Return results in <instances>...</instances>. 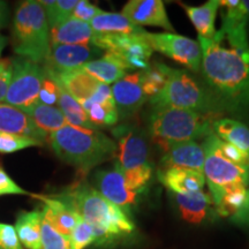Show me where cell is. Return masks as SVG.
Segmentation results:
<instances>
[{
	"mask_svg": "<svg viewBox=\"0 0 249 249\" xmlns=\"http://www.w3.org/2000/svg\"><path fill=\"white\" fill-rule=\"evenodd\" d=\"M201 70L222 111L249 112V48L230 45L219 33L213 39L198 37Z\"/></svg>",
	"mask_w": 249,
	"mask_h": 249,
	"instance_id": "obj_1",
	"label": "cell"
},
{
	"mask_svg": "<svg viewBox=\"0 0 249 249\" xmlns=\"http://www.w3.org/2000/svg\"><path fill=\"white\" fill-rule=\"evenodd\" d=\"M57 196L67 202L81 218L91 225L95 234L91 247H110L135 231L130 216L103 197L88 183H75Z\"/></svg>",
	"mask_w": 249,
	"mask_h": 249,
	"instance_id": "obj_2",
	"label": "cell"
},
{
	"mask_svg": "<svg viewBox=\"0 0 249 249\" xmlns=\"http://www.w3.org/2000/svg\"><path fill=\"white\" fill-rule=\"evenodd\" d=\"M55 156L81 172H88L117 156V144L99 130L81 129L66 124L49 136Z\"/></svg>",
	"mask_w": 249,
	"mask_h": 249,
	"instance_id": "obj_3",
	"label": "cell"
},
{
	"mask_svg": "<svg viewBox=\"0 0 249 249\" xmlns=\"http://www.w3.org/2000/svg\"><path fill=\"white\" fill-rule=\"evenodd\" d=\"M219 114L201 113L172 107H152L149 121L151 139L165 152L177 143L207 139Z\"/></svg>",
	"mask_w": 249,
	"mask_h": 249,
	"instance_id": "obj_4",
	"label": "cell"
},
{
	"mask_svg": "<svg viewBox=\"0 0 249 249\" xmlns=\"http://www.w3.org/2000/svg\"><path fill=\"white\" fill-rule=\"evenodd\" d=\"M11 40L18 57L44 65L51 50V36L44 8L38 0H24L17 5Z\"/></svg>",
	"mask_w": 249,
	"mask_h": 249,
	"instance_id": "obj_5",
	"label": "cell"
},
{
	"mask_svg": "<svg viewBox=\"0 0 249 249\" xmlns=\"http://www.w3.org/2000/svg\"><path fill=\"white\" fill-rule=\"evenodd\" d=\"M117 142V163L123 171L127 185L133 191L144 193L152 177L149 160L148 140L139 127L119 124L112 129Z\"/></svg>",
	"mask_w": 249,
	"mask_h": 249,
	"instance_id": "obj_6",
	"label": "cell"
},
{
	"mask_svg": "<svg viewBox=\"0 0 249 249\" xmlns=\"http://www.w3.org/2000/svg\"><path fill=\"white\" fill-rule=\"evenodd\" d=\"M149 101L152 107H172L207 114L223 112L209 89L202 87L187 71L171 67L163 90Z\"/></svg>",
	"mask_w": 249,
	"mask_h": 249,
	"instance_id": "obj_7",
	"label": "cell"
},
{
	"mask_svg": "<svg viewBox=\"0 0 249 249\" xmlns=\"http://www.w3.org/2000/svg\"><path fill=\"white\" fill-rule=\"evenodd\" d=\"M202 145L205 152L203 174L211 200H216L223 193L249 188V167L226 158L218 147V138L214 134L208 136Z\"/></svg>",
	"mask_w": 249,
	"mask_h": 249,
	"instance_id": "obj_8",
	"label": "cell"
},
{
	"mask_svg": "<svg viewBox=\"0 0 249 249\" xmlns=\"http://www.w3.org/2000/svg\"><path fill=\"white\" fill-rule=\"evenodd\" d=\"M9 60L12 79L5 103L21 111H26L38 102L39 90L45 77V70L43 65L18 55Z\"/></svg>",
	"mask_w": 249,
	"mask_h": 249,
	"instance_id": "obj_9",
	"label": "cell"
},
{
	"mask_svg": "<svg viewBox=\"0 0 249 249\" xmlns=\"http://www.w3.org/2000/svg\"><path fill=\"white\" fill-rule=\"evenodd\" d=\"M145 31V30H144ZM143 31V33H144ZM140 35H96L92 45L123 59L128 70L143 71L150 67L152 49Z\"/></svg>",
	"mask_w": 249,
	"mask_h": 249,
	"instance_id": "obj_10",
	"label": "cell"
},
{
	"mask_svg": "<svg viewBox=\"0 0 249 249\" xmlns=\"http://www.w3.org/2000/svg\"><path fill=\"white\" fill-rule=\"evenodd\" d=\"M45 73L57 81L82 107L90 104H116L111 87L99 82L81 68L64 73Z\"/></svg>",
	"mask_w": 249,
	"mask_h": 249,
	"instance_id": "obj_11",
	"label": "cell"
},
{
	"mask_svg": "<svg viewBox=\"0 0 249 249\" xmlns=\"http://www.w3.org/2000/svg\"><path fill=\"white\" fill-rule=\"evenodd\" d=\"M143 38L152 51H157L165 57L179 62L193 71H200L202 51L197 40L171 33H143Z\"/></svg>",
	"mask_w": 249,
	"mask_h": 249,
	"instance_id": "obj_12",
	"label": "cell"
},
{
	"mask_svg": "<svg viewBox=\"0 0 249 249\" xmlns=\"http://www.w3.org/2000/svg\"><path fill=\"white\" fill-rule=\"evenodd\" d=\"M96 191L111 203L123 209L128 216L138 205L142 193L130 189L118 163L112 169L99 170L93 176Z\"/></svg>",
	"mask_w": 249,
	"mask_h": 249,
	"instance_id": "obj_13",
	"label": "cell"
},
{
	"mask_svg": "<svg viewBox=\"0 0 249 249\" xmlns=\"http://www.w3.org/2000/svg\"><path fill=\"white\" fill-rule=\"evenodd\" d=\"M103 51L93 45H51L49 57L43 65L50 73L58 74L79 70L87 62L102 57Z\"/></svg>",
	"mask_w": 249,
	"mask_h": 249,
	"instance_id": "obj_14",
	"label": "cell"
},
{
	"mask_svg": "<svg viewBox=\"0 0 249 249\" xmlns=\"http://www.w3.org/2000/svg\"><path fill=\"white\" fill-rule=\"evenodd\" d=\"M119 118H130L148 101L141 85V71L127 74L111 87Z\"/></svg>",
	"mask_w": 249,
	"mask_h": 249,
	"instance_id": "obj_15",
	"label": "cell"
},
{
	"mask_svg": "<svg viewBox=\"0 0 249 249\" xmlns=\"http://www.w3.org/2000/svg\"><path fill=\"white\" fill-rule=\"evenodd\" d=\"M121 14L135 26L158 27L174 33L161 0H129L124 6Z\"/></svg>",
	"mask_w": 249,
	"mask_h": 249,
	"instance_id": "obj_16",
	"label": "cell"
},
{
	"mask_svg": "<svg viewBox=\"0 0 249 249\" xmlns=\"http://www.w3.org/2000/svg\"><path fill=\"white\" fill-rule=\"evenodd\" d=\"M222 27L218 33L230 45L236 48H249L247 33V15L240 0H222Z\"/></svg>",
	"mask_w": 249,
	"mask_h": 249,
	"instance_id": "obj_17",
	"label": "cell"
},
{
	"mask_svg": "<svg viewBox=\"0 0 249 249\" xmlns=\"http://www.w3.org/2000/svg\"><path fill=\"white\" fill-rule=\"evenodd\" d=\"M205 152L203 145L196 141L177 143L164 152L161 165L164 169L179 167L203 172Z\"/></svg>",
	"mask_w": 249,
	"mask_h": 249,
	"instance_id": "obj_18",
	"label": "cell"
},
{
	"mask_svg": "<svg viewBox=\"0 0 249 249\" xmlns=\"http://www.w3.org/2000/svg\"><path fill=\"white\" fill-rule=\"evenodd\" d=\"M34 197L38 198L44 203V207L42 209L43 217L57 231L62 233L64 235L70 236L81 218L80 214L67 202L61 200L57 195L48 196L35 194Z\"/></svg>",
	"mask_w": 249,
	"mask_h": 249,
	"instance_id": "obj_19",
	"label": "cell"
},
{
	"mask_svg": "<svg viewBox=\"0 0 249 249\" xmlns=\"http://www.w3.org/2000/svg\"><path fill=\"white\" fill-rule=\"evenodd\" d=\"M0 132L28 136L42 142L43 144L49 140V136L37 128L27 113L6 103L0 104Z\"/></svg>",
	"mask_w": 249,
	"mask_h": 249,
	"instance_id": "obj_20",
	"label": "cell"
},
{
	"mask_svg": "<svg viewBox=\"0 0 249 249\" xmlns=\"http://www.w3.org/2000/svg\"><path fill=\"white\" fill-rule=\"evenodd\" d=\"M158 179L173 194H188L202 191L205 185L203 172L179 167L158 171Z\"/></svg>",
	"mask_w": 249,
	"mask_h": 249,
	"instance_id": "obj_21",
	"label": "cell"
},
{
	"mask_svg": "<svg viewBox=\"0 0 249 249\" xmlns=\"http://www.w3.org/2000/svg\"><path fill=\"white\" fill-rule=\"evenodd\" d=\"M51 45H92L95 33L89 23L71 17L50 29Z\"/></svg>",
	"mask_w": 249,
	"mask_h": 249,
	"instance_id": "obj_22",
	"label": "cell"
},
{
	"mask_svg": "<svg viewBox=\"0 0 249 249\" xmlns=\"http://www.w3.org/2000/svg\"><path fill=\"white\" fill-rule=\"evenodd\" d=\"M182 218L192 224H201L214 211V205L210 195L203 191L188 194H173Z\"/></svg>",
	"mask_w": 249,
	"mask_h": 249,
	"instance_id": "obj_23",
	"label": "cell"
},
{
	"mask_svg": "<svg viewBox=\"0 0 249 249\" xmlns=\"http://www.w3.org/2000/svg\"><path fill=\"white\" fill-rule=\"evenodd\" d=\"M81 70L99 82L108 86L126 76L128 67L119 55L111 52H104L101 58L87 62L81 67Z\"/></svg>",
	"mask_w": 249,
	"mask_h": 249,
	"instance_id": "obj_24",
	"label": "cell"
},
{
	"mask_svg": "<svg viewBox=\"0 0 249 249\" xmlns=\"http://www.w3.org/2000/svg\"><path fill=\"white\" fill-rule=\"evenodd\" d=\"M42 210L20 211L15 220V231L26 249H42Z\"/></svg>",
	"mask_w": 249,
	"mask_h": 249,
	"instance_id": "obj_25",
	"label": "cell"
},
{
	"mask_svg": "<svg viewBox=\"0 0 249 249\" xmlns=\"http://www.w3.org/2000/svg\"><path fill=\"white\" fill-rule=\"evenodd\" d=\"M188 15L189 20L197 30L198 37L205 39H213L216 36V17L220 4L218 0H209L201 6L181 5Z\"/></svg>",
	"mask_w": 249,
	"mask_h": 249,
	"instance_id": "obj_26",
	"label": "cell"
},
{
	"mask_svg": "<svg viewBox=\"0 0 249 249\" xmlns=\"http://www.w3.org/2000/svg\"><path fill=\"white\" fill-rule=\"evenodd\" d=\"M89 24L96 35H140L144 31L121 13L104 11L93 18Z\"/></svg>",
	"mask_w": 249,
	"mask_h": 249,
	"instance_id": "obj_27",
	"label": "cell"
},
{
	"mask_svg": "<svg viewBox=\"0 0 249 249\" xmlns=\"http://www.w3.org/2000/svg\"><path fill=\"white\" fill-rule=\"evenodd\" d=\"M213 134L222 141L234 145L249 156V127L241 121L219 118L213 124Z\"/></svg>",
	"mask_w": 249,
	"mask_h": 249,
	"instance_id": "obj_28",
	"label": "cell"
},
{
	"mask_svg": "<svg viewBox=\"0 0 249 249\" xmlns=\"http://www.w3.org/2000/svg\"><path fill=\"white\" fill-rule=\"evenodd\" d=\"M23 112L31 118L37 128L46 136H50L67 124L64 114L58 107H49L37 102Z\"/></svg>",
	"mask_w": 249,
	"mask_h": 249,
	"instance_id": "obj_29",
	"label": "cell"
},
{
	"mask_svg": "<svg viewBox=\"0 0 249 249\" xmlns=\"http://www.w3.org/2000/svg\"><path fill=\"white\" fill-rule=\"evenodd\" d=\"M58 105L66 119L67 124L81 129L97 130V127L89 120L83 107L60 85H59Z\"/></svg>",
	"mask_w": 249,
	"mask_h": 249,
	"instance_id": "obj_30",
	"label": "cell"
},
{
	"mask_svg": "<svg viewBox=\"0 0 249 249\" xmlns=\"http://www.w3.org/2000/svg\"><path fill=\"white\" fill-rule=\"evenodd\" d=\"M170 67L163 62L156 61L148 70L141 71V85L148 99L157 96L166 85Z\"/></svg>",
	"mask_w": 249,
	"mask_h": 249,
	"instance_id": "obj_31",
	"label": "cell"
},
{
	"mask_svg": "<svg viewBox=\"0 0 249 249\" xmlns=\"http://www.w3.org/2000/svg\"><path fill=\"white\" fill-rule=\"evenodd\" d=\"M44 8L50 29L67 20L73 14L79 0H38Z\"/></svg>",
	"mask_w": 249,
	"mask_h": 249,
	"instance_id": "obj_32",
	"label": "cell"
},
{
	"mask_svg": "<svg viewBox=\"0 0 249 249\" xmlns=\"http://www.w3.org/2000/svg\"><path fill=\"white\" fill-rule=\"evenodd\" d=\"M89 120L96 127H110L117 124L119 114L116 104H90L83 107Z\"/></svg>",
	"mask_w": 249,
	"mask_h": 249,
	"instance_id": "obj_33",
	"label": "cell"
},
{
	"mask_svg": "<svg viewBox=\"0 0 249 249\" xmlns=\"http://www.w3.org/2000/svg\"><path fill=\"white\" fill-rule=\"evenodd\" d=\"M43 143L28 136L0 132V154H15L31 147H42Z\"/></svg>",
	"mask_w": 249,
	"mask_h": 249,
	"instance_id": "obj_34",
	"label": "cell"
},
{
	"mask_svg": "<svg viewBox=\"0 0 249 249\" xmlns=\"http://www.w3.org/2000/svg\"><path fill=\"white\" fill-rule=\"evenodd\" d=\"M42 249H71L70 236L64 235L43 217Z\"/></svg>",
	"mask_w": 249,
	"mask_h": 249,
	"instance_id": "obj_35",
	"label": "cell"
},
{
	"mask_svg": "<svg viewBox=\"0 0 249 249\" xmlns=\"http://www.w3.org/2000/svg\"><path fill=\"white\" fill-rule=\"evenodd\" d=\"M70 239L71 249H85L89 246H92L95 241V234H93L91 225L87 223L83 218H80L71 233Z\"/></svg>",
	"mask_w": 249,
	"mask_h": 249,
	"instance_id": "obj_36",
	"label": "cell"
},
{
	"mask_svg": "<svg viewBox=\"0 0 249 249\" xmlns=\"http://www.w3.org/2000/svg\"><path fill=\"white\" fill-rule=\"evenodd\" d=\"M59 99V85L53 77H51L45 73V77L43 80L42 87H40L38 102L49 107H55L58 105Z\"/></svg>",
	"mask_w": 249,
	"mask_h": 249,
	"instance_id": "obj_37",
	"label": "cell"
},
{
	"mask_svg": "<svg viewBox=\"0 0 249 249\" xmlns=\"http://www.w3.org/2000/svg\"><path fill=\"white\" fill-rule=\"evenodd\" d=\"M5 195H24V196H35L33 193L26 191L21 186H18L14 181L13 178L5 170L4 165L0 163V196Z\"/></svg>",
	"mask_w": 249,
	"mask_h": 249,
	"instance_id": "obj_38",
	"label": "cell"
},
{
	"mask_svg": "<svg viewBox=\"0 0 249 249\" xmlns=\"http://www.w3.org/2000/svg\"><path fill=\"white\" fill-rule=\"evenodd\" d=\"M0 249H24L18 240L14 225L0 223Z\"/></svg>",
	"mask_w": 249,
	"mask_h": 249,
	"instance_id": "obj_39",
	"label": "cell"
},
{
	"mask_svg": "<svg viewBox=\"0 0 249 249\" xmlns=\"http://www.w3.org/2000/svg\"><path fill=\"white\" fill-rule=\"evenodd\" d=\"M103 11L98 6L91 4L88 0H79L75 8H74L71 17L77 18V20L83 21V22L89 23L93 18L97 17Z\"/></svg>",
	"mask_w": 249,
	"mask_h": 249,
	"instance_id": "obj_40",
	"label": "cell"
},
{
	"mask_svg": "<svg viewBox=\"0 0 249 249\" xmlns=\"http://www.w3.org/2000/svg\"><path fill=\"white\" fill-rule=\"evenodd\" d=\"M11 79H12V67L11 65H9L7 70H5L4 71L0 73V104L5 103V98H6V95H7L9 83H11Z\"/></svg>",
	"mask_w": 249,
	"mask_h": 249,
	"instance_id": "obj_41",
	"label": "cell"
},
{
	"mask_svg": "<svg viewBox=\"0 0 249 249\" xmlns=\"http://www.w3.org/2000/svg\"><path fill=\"white\" fill-rule=\"evenodd\" d=\"M9 18H11V11L7 1L0 0V30L8 26Z\"/></svg>",
	"mask_w": 249,
	"mask_h": 249,
	"instance_id": "obj_42",
	"label": "cell"
},
{
	"mask_svg": "<svg viewBox=\"0 0 249 249\" xmlns=\"http://www.w3.org/2000/svg\"><path fill=\"white\" fill-rule=\"evenodd\" d=\"M8 42H9L8 37L5 36V35H2V34H0V57H1L2 51H4L6 46H7Z\"/></svg>",
	"mask_w": 249,
	"mask_h": 249,
	"instance_id": "obj_43",
	"label": "cell"
},
{
	"mask_svg": "<svg viewBox=\"0 0 249 249\" xmlns=\"http://www.w3.org/2000/svg\"><path fill=\"white\" fill-rule=\"evenodd\" d=\"M9 65H11L9 59H4V60H1V59H0V73H1V71H4L5 70H7V68L9 67Z\"/></svg>",
	"mask_w": 249,
	"mask_h": 249,
	"instance_id": "obj_44",
	"label": "cell"
},
{
	"mask_svg": "<svg viewBox=\"0 0 249 249\" xmlns=\"http://www.w3.org/2000/svg\"><path fill=\"white\" fill-rule=\"evenodd\" d=\"M242 5H244L246 15H247V24H249V0H242Z\"/></svg>",
	"mask_w": 249,
	"mask_h": 249,
	"instance_id": "obj_45",
	"label": "cell"
}]
</instances>
